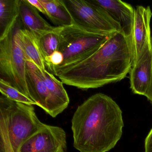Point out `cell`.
I'll return each instance as SVG.
<instances>
[{"label":"cell","instance_id":"obj_6","mask_svg":"<svg viewBox=\"0 0 152 152\" xmlns=\"http://www.w3.org/2000/svg\"><path fill=\"white\" fill-rule=\"evenodd\" d=\"M64 2L74 23L106 36L122 32L120 24L91 0H66Z\"/></svg>","mask_w":152,"mask_h":152},{"label":"cell","instance_id":"obj_22","mask_svg":"<svg viewBox=\"0 0 152 152\" xmlns=\"http://www.w3.org/2000/svg\"><path fill=\"white\" fill-rule=\"evenodd\" d=\"M151 52H152V36L151 37ZM145 96L146 97L148 100L152 104V78H151V83H150V86H149V88Z\"/></svg>","mask_w":152,"mask_h":152},{"label":"cell","instance_id":"obj_7","mask_svg":"<svg viewBox=\"0 0 152 152\" xmlns=\"http://www.w3.org/2000/svg\"><path fill=\"white\" fill-rule=\"evenodd\" d=\"M17 152H67L66 133L61 127L46 124L23 142Z\"/></svg>","mask_w":152,"mask_h":152},{"label":"cell","instance_id":"obj_12","mask_svg":"<svg viewBox=\"0 0 152 152\" xmlns=\"http://www.w3.org/2000/svg\"><path fill=\"white\" fill-rule=\"evenodd\" d=\"M19 19L26 29L38 37L55 29L39 13V11L27 1L20 0Z\"/></svg>","mask_w":152,"mask_h":152},{"label":"cell","instance_id":"obj_1","mask_svg":"<svg viewBox=\"0 0 152 152\" xmlns=\"http://www.w3.org/2000/svg\"><path fill=\"white\" fill-rule=\"evenodd\" d=\"M133 62L131 40L121 32L111 36L92 56L52 74L66 85L82 90L97 88L124 79Z\"/></svg>","mask_w":152,"mask_h":152},{"label":"cell","instance_id":"obj_2","mask_svg":"<svg viewBox=\"0 0 152 152\" xmlns=\"http://www.w3.org/2000/svg\"><path fill=\"white\" fill-rule=\"evenodd\" d=\"M122 112L110 97L99 93L79 105L72 120L73 146L80 152H106L122 135Z\"/></svg>","mask_w":152,"mask_h":152},{"label":"cell","instance_id":"obj_20","mask_svg":"<svg viewBox=\"0 0 152 152\" xmlns=\"http://www.w3.org/2000/svg\"><path fill=\"white\" fill-rule=\"evenodd\" d=\"M27 1L31 5L34 7L38 11L44 15H47V12L45 10V8L43 7L42 4L41 3L39 0V1L38 0H27Z\"/></svg>","mask_w":152,"mask_h":152},{"label":"cell","instance_id":"obj_8","mask_svg":"<svg viewBox=\"0 0 152 152\" xmlns=\"http://www.w3.org/2000/svg\"><path fill=\"white\" fill-rule=\"evenodd\" d=\"M26 80L31 98L51 117H56L65 109L51 95L33 63L26 62Z\"/></svg>","mask_w":152,"mask_h":152},{"label":"cell","instance_id":"obj_19","mask_svg":"<svg viewBox=\"0 0 152 152\" xmlns=\"http://www.w3.org/2000/svg\"><path fill=\"white\" fill-rule=\"evenodd\" d=\"M0 152H15L10 144L5 123L0 120Z\"/></svg>","mask_w":152,"mask_h":152},{"label":"cell","instance_id":"obj_11","mask_svg":"<svg viewBox=\"0 0 152 152\" xmlns=\"http://www.w3.org/2000/svg\"><path fill=\"white\" fill-rule=\"evenodd\" d=\"M104 9L120 24L124 34L131 41L135 9L120 0H91Z\"/></svg>","mask_w":152,"mask_h":152},{"label":"cell","instance_id":"obj_10","mask_svg":"<svg viewBox=\"0 0 152 152\" xmlns=\"http://www.w3.org/2000/svg\"><path fill=\"white\" fill-rule=\"evenodd\" d=\"M152 72L151 44H148L129 73L130 88L134 94L145 96L151 83Z\"/></svg>","mask_w":152,"mask_h":152},{"label":"cell","instance_id":"obj_13","mask_svg":"<svg viewBox=\"0 0 152 152\" xmlns=\"http://www.w3.org/2000/svg\"><path fill=\"white\" fill-rule=\"evenodd\" d=\"M20 0H0V40L7 37L19 18Z\"/></svg>","mask_w":152,"mask_h":152},{"label":"cell","instance_id":"obj_3","mask_svg":"<svg viewBox=\"0 0 152 152\" xmlns=\"http://www.w3.org/2000/svg\"><path fill=\"white\" fill-rule=\"evenodd\" d=\"M110 37L76 24L61 26L58 51L62 53L64 60L61 65L50 67L48 71L52 74L88 58L98 50Z\"/></svg>","mask_w":152,"mask_h":152},{"label":"cell","instance_id":"obj_16","mask_svg":"<svg viewBox=\"0 0 152 152\" xmlns=\"http://www.w3.org/2000/svg\"><path fill=\"white\" fill-rule=\"evenodd\" d=\"M38 70L50 94L65 110L68 107L70 99L63 86V83L58 80L54 75L48 70H41L39 68Z\"/></svg>","mask_w":152,"mask_h":152},{"label":"cell","instance_id":"obj_18","mask_svg":"<svg viewBox=\"0 0 152 152\" xmlns=\"http://www.w3.org/2000/svg\"><path fill=\"white\" fill-rule=\"evenodd\" d=\"M0 91L1 95L13 101L26 104L37 105L30 97L22 93L8 82L0 78Z\"/></svg>","mask_w":152,"mask_h":152},{"label":"cell","instance_id":"obj_4","mask_svg":"<svg viewBox=\"0 0 152 152\" xmlns=\"http://www.w3.org/2000/svg\"><path fill=\"white\" fill-rule=\"evenodd\" d=\"M0 119L7 128L14 152L45 125L37 117L33 105L13 101L1 95Z\"/></svg>","mask_w":152,"mask_h":152},{"label":"cell","instance_id":"obj_17","mask_svg":"<svg viewBox=\"0 0 152 152\" xmlns=\"http://www.w3.org/2000/svg\"><path fill=\"white\" fill-rule=\"evenodd\" d=\"M60 29L61 26H56L53 30L35 37L44 60L58 50Z\"/></svg>","mask_w":152,"mask_h":152},{"label":"cell","instance_id":"obj_9","mask_svg":"<svg viewBox=\"0 0 152 152\" xmlns=\"http://www.w3.org/2000/svg\"><path fill=\"white\" fill-rule=\"evenodd\" d=\"M152 16L149 7L138 6L135 9L131 37L133 64L140 56L146 46L151 44L150 23Z\"/></svg>","mask_w":152,"mask_h":152},{"label":"cell","instance_id":"obj_14","mask_svg":"<svg viewBox=\"0 0 152 152\" xmlns=\"http://www.w3.org/2000/svg\"><path fill=\"white\" fill-rule=\"evenodd\" d=\"M18 34L26 61L33 63L39 69L47 70L45 60L33 34L26 29H21L20 27Z\"/></svg>","mask_w":152,"mask_h":152},{"label":"cell","instance_id":"obj_21","mask_svg":"<svg viewBox=\"0 0 152 152\" xmlns=\"http://www.w3.org/2000/svg\"><path fill=\"white\" fill-rule=\"evenodd\" d=\"M145 152H152V129L145 141Z\"/></svg>","mask_w":152,"mask_h":152},{"label":"cell","instance_id":"obj_5","mask_svg":"<svg viewBox=\"0 0 152 152\" xmlns=\"http://www.w3.org/2000/svg\"><path fill=\"white\" fill-rule=\"evenodd\" d=\"M20 20V19H19ZM20 21L10 33L0 40L1 79L30 97L26 80V58L18 37Z\"/></svg>","mask_w":152,"mask_h":152},{"label":"cell","instance_id":"obj_15","mask_svg":"<svg viewBox=\"0 0 152 152\" xmlns=\"http://www.w3.org/2000/svg\"><path fill=\"white\" fill-rule=\"evenodd\" d=\"M45 8L46 15L57 26H66L74 24V20L63 0H39Z\"/></svg>","mask_w":152,"mask_h":152}]
</instances>
